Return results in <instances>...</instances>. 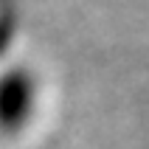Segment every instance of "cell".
I'll use <instances>...</instances> for the list:
<instances>
[{"label": "cell", "mask_w": 149, "mask_h": 149, "mask_svg": "<svg viewBox=\"0 0 149 149\" xmlns=\"http://www.w3.org/2000/svg\"><path fill=\"white\" fill-rule=\"evenodd\" d=\"M37 110V79L14 65L0 73V135H17L31 124Z\"/></svg>", "instance_id": "cell-1"}]
</instances>
